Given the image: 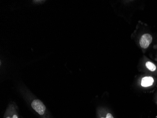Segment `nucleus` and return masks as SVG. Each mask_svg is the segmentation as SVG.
Listing matches in <instances>:
<instances>
[{
    "instance_id": "6",
    "label": "nucleus",
    "mask_w": 157,
    "mask_h": 118,
    "mask_svg": "<svg viewBox=\"0 0 157 118\" xmlns=\"http://www.w3.org/2000/svg\"><path fill=\"white\" fill-rule=\"evenodd\" d=\"M12 118H18V117L16 115H14L13 116Z\"/></svg>"
},
{
    "instance_id": "1",
    "label": "nucleus",
    "mask_w": 157,
    "mask_h": 118,
    "mask_svg": "<svg viewBox=\"0 0 157 118\" xmlns=\"http://www.w3.org/2000/svg\"><path fill=\"white\" fill-rule=\"evenodd\" d=\"M32 107L40 115H43L45 113L46 107L43 103L39 100H35L31 104Z\"/></svg>"
},
{
    "instance_id": "3",
    "label": "nucleus",
    "mask_w": 157,
    "mask_h": 118,
    "mask_svg": "<svg viewBox=\"0 0 157 118\" xmlns=\"http://www.w3.org/2000/svg\"><path fill=\"white\" fill-rule=\"evenodd\" d=\"M154 82L153 78L151 77H145L142 78L141 85L142 87H148L151 86Z\"/></svg>"
},
{
    "instance_id": "2",
    "label": "nucleus",
    "mask_w": 157,
    "mask_h": 118,
    "mask_svg": "<svg viewBox=\"0 0 157 118\" xmlns=\"http://www.w3.org/2000/svg\"><path fill=\"white\" fill-rule=\"evenodd\" d=\"M152 41V37L150 34H145L141 36L140 39V44L141 47L146 49L149 47Z\"/></svg>"
},
{
    "instance_id": "7",
    "label": "nucleus",
    "mask_w": 157,
    "mask_h": 118,
    "mask_svg": "<svg viewBox=\"0 0 157 118\" xmlns=\"http://www.w3.org/2000/svg\"><path fill=\"white\" fill-rule=\"evenodd\" d=\"M7 118H10V117H7Z\"/></svg>"
},
{
    "instance_id": "5",
    "label": "nucleus",
    "mask_w": 157,
    "mask_h": 118,
    "mask_svg": "<svg viewBox=\"0 0 157 118\" xmlns=\"http://www.w3.org/2000/svg\"><path fill=\"white\" fill-rule=\"evenodd\" d=\"M106 118H114V117L112 116V114H110V113H108L107 114Z\"/></svg>"
},
{
    "instance_id": "4",
    "label": "nucleus",
    "mask_w": 157,
    "mask_h": 118,
    "mask_svg": "<svg viewBox=\"0 0 157 118\" xmlns=\"http://www.w3.org/2000/svg\"><path fill=\"white\" fill-rule=\"evenodd\" d=\"M145 65H146L147 68L152 72H154L155 70H156V66L151 62H146Z\"/></svg>"
}]
</instances>
